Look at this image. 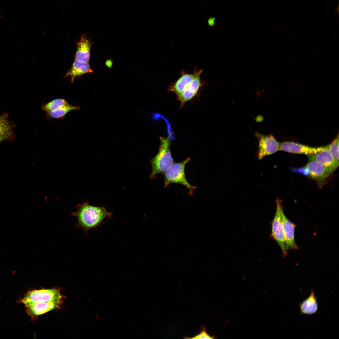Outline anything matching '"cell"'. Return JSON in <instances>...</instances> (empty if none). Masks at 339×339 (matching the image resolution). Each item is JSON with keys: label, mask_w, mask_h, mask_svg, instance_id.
Wrapping results in <instances>:
<instances>
[{"label": "cell", "mask_w": 339, "mask_h": 339, "mask_svg": "<svg viewBox=\"0 0 339 339\" xmlns=\"http://www.w3.org/2000/svg\"><path fill=\"white\" fill-rule=\"evenodd\" d=\"M78 219V226L86 232L100 226L106 218H110L112 213L103 207L92 206L84 203L78 206L77 211L73 213Z\"/></svg>", "instance_id": "6da1fadb"}, {"label": "cell", "mask_w": 339, "mask_h": 339, "mask_svg": "<svg viewBox=\"0 0 339 339\" xmlns=\"http://www.w3.org/2000/svg\"><path fill=\"white\" fill-rule=\"evenodd\" d=\"M158 153L151 160V179L159 174L164 173L174 163L170 149V138L161 137Z\"/></svg>", "instance_id": "7a4b0ae2"}, {"label": "cell", "mask_w": 339, "mask_h": 339, "mask_svg": "<svg viewBox=\"0 0 339 339\" xmlns=\"http://www.w3.org/2000/svg\"><path fill=\"white\" fill-rule=\"evenodd\" d=\"M190 159L187 158L179 163H174L164 173V187L174 183L181 184L187 188L191 193L196 188L187 181L185 176V169L186 164Z\"/></svg>", "instance_id": "3957f363"}, {"label": "cell", "mask_w": 339, "mask_h": 339, "mask_svg": "<svg viewBox=\"0 0 339 339\" xmlns=\"http://www.w3.org/2000/svg\"><path fill=\"white\" fill-rule=\"evenodd\" d=\"M62 296L57 289H42L29 292L22 299L21 302L26 307L35 303L61 300Z\"/></svg>", "instance_id": "277c9868"}, {"label": "cell", "mask_w": 339, "mask_h": 339, "mask_svg": "<svg viewBox=\"0 0 339 339\" xmlns=\"http://www.w3.org/2000/svg\"><path fill=\"white\" fill-rule=\"evenodd\" d=\"M277 208L274 219L272 223V236L280 247L284 256L287 254L288 249L285 242L282 229V213L283 211L281 201L276 200Z\"/></svg>", "instance_id": "5b68a950"}, {"label": "cell", "mask_w": 339, "mask_h": 339, "mask_svg": "<svg viewBox=\"0 0 339 339\" xmlns=\"http://www.w3.org/2000/svg\"><path fill=\"white\" fill-rule=\"evenodd\" d=\"M255 136L258 140L257 156L259 160L266 156L279 150V143L272 135H264L258 133Z\"/></svg>", "instance_id": "8992f818"}, {"label": "cell", "mask_w": 339, "mask_h": 339, "mask_svg": "<svg viewBox=\"0 0 339 339\" xmlns=\"http://www.w3.org/2000/svg\"><path fill=\"white\" fill-rule=\"evenodd\" d=\"M324 147H313L292 142H285L279 143V150L308 155L316 153L323 150Z\"/></svg>", "instance_id": "52a82bcc"}, {"label": "cell", "mask_w": 339, "mask_h": 339, "mask_svg": "<svg viewBox=\"0 0 339 339\" xmlns=\"http://www.w3.org/2000/svg\"><path fill=\"white\" fill-rule=\"evenodd\" d=\"M309 161H315L326 167L331 174L338 166L327 148L325 146L322 150L315 154L308 155Z\"/></svg>", "instance_id": "ba28073f"}, {"label": "cell", "mask_w": 339, "mask_h": 339, "mask_svg": "<svg viewBox=\"0 0 339 339\" xmlns=\"http://www.w3.org/2000/svg\"><path fill=\"white\" fill-rule=\"evenodd\" d=\"M202 70L196 71L194 74L193 79L189 85L179 96L178 99L183 105L192 99L197 94L202 85L201 75Z\"/></svg>", "instance_id": "9c48e42d"}, {"label": "cell", "mask_w": 339, "mask_h": 339, "mask_svg": "<svg viewBox=\"0 0 339 339\" xmlns=\"http://www.w3.org/2000/svg\"><path fill=\"white\" fill-rule=\"evenodd\" d=\"M62 301L61 300L35 303L26 307V311L31 317L37 316L58 308Z\"/></svg>", "instance_id": "30bf717a"}, {"label": "cell", "mask_w": 339, "mask_h": 339, "mask_svg": "<svg viewBox=\"0 0 339 339\" xmlns=\"http://www.w3.org/2000/svg\"><path fill=\"white\" fill-rule=\"evenodd\" d=\"M281 217L283 234L286 246L288 249H296L298 246L295 240V225L287 218L283 211Z\"/></svg>", "instance_id": "8fae6325"}, {"label": "cell", "mask_w": 339, "mask_h": 339, "mask_svg": "<svg viewBox=\"0 0 339 339\" xmlns=\"http://www.w3.org/2000/svg\"><path fill=\"white\" fill-rule=\"evenodd\" d=\"M305 166L308 170V176L318 182L324 181L330 175L326 167L315 161H309Z\"/></svg>", "instance_id": "7c38bea8"}, {"label": "cell", "mask_w": 339, "mask_h": 339, "mask_svg": "<svg viewBox=\"0 0 339 339\" xmlns=\"http://www.w3.org/2000/svg\"><path fill=\"white\" fill-rule=\"evenodd\" d=\"M91 46V43L86 35H82L80 40L77 43L75 60L88 62L90 57Z\"/></svg>", "instance_id": "4fadbf2b"}, {"label": "cell", "mask_w": 339, "mask_h": 339, "mask_svg": "<svg viewBox=\"0 0 339 339\" xmlns=\"http://www.w3.org/2000/svg\"><path fill=\"white\" fill-rule=\"evenodd\" d=\"M92 72L88 62L75 60L71 68L66 73L65 77H70L71 82H73L76 78Z\"/></svg>", "instance_id": "5bb4252c"}, {"label": "cell", "mask_w": 339, "mask_h": 339, "mask_svg": "<svg viewBox=\"0 0 339 339\" xmlns=\"http://www.w3.org/2000/svg\"><path fill=\"white\" fill-rule=\"evenodd\" d=\"M301 314L312 315L315 313L318 309V305L315 292L311 290L309 296L299 305Z\"/></svg>", "instance_id": "9a60e30c"}, {"label": "cell", "mask_w": 339, "mask_h": 339, "mask_svg": "<svg viewBox=\"0 0 339 339\" xmlns=\"http://www.w3.org/2000/svg\"><path fill=\"white\" fill-rule=\"evenodd\" d=\"M194 74L183 73L180 77L170 88V90L180 95L192 81Z\"/></svg>", "instance_id": "2e32d148"}, {"label": "cell", "mask_w": 339, "mask_h": 339, "mask_svg": "<svg viewBox=\"0 0 339 339\" xmlns=\"http://www.w3.org/2000/svg\"><path fill=\"white\" fill-rule=\"evenodd\" d=\"M79 106H74L69 104L56 110L46 113V119L48 120H61L64 118L65 116L70 112L74 110H80Z\"/></svg>", "instance_id": "e0dca14e"}, {"label": "cell", "mask_w": 339, "mask_h": 339, "mask_svg": "<svg viewBox=\"0 0 339 339\" xmlns=\"http://www.w3.org/2000/svg\"><path fill=\"white\" fill-rule=\"evenodd\" d=\"M68 104L64 99H56L47 103H43L41 105V108L47 113L56 110Z\"/></svg>", "instance_id": "ac0fdd59"}, {"label": "cell", "mask_w": 339, "mask_h": 339, "mask_svg": "<svg viewBox=\"0 0 339 339\" xmlns=\"http://www.w3.org/2000/svg\"><path fill=\"white\" fill-rule=\"evenodd\" d=\"M328 149L333 157L335 161L339 165V136L332 143L327 146Z\"/></svg>", "instance_id": "d6986e66"}, {"label": "cell", "mask_w": 339, "mask_h": 339, "mask_svg": "<svg viewBox=\"0 0 339 339\" xmlns=\"http://www.w3.org/2000/svg\"><path fill=\"white\" fill-rule=\"evenodd\" d=\"M202 330L196 336L192 337H186L188 339H213L214 336H211L207 332L205 327L202 326L201 327Z\"/></svg>", "instance_id": "ffe728a7"}, {"label": "cell", "mask_w": 339, "mask_h": 339, "mask_svg": "<svg viewBox=\"0 0 339 339\" xmlns=\"http://www.w3.org/2000/svg\"><path fill=\"white\" fill-rule=\"evenodd\" d=\"M11 130L10 126L5 116L0 117V133Z\"/></svg>", "instance_id": "44dd1931"}, {"label": "cell", "mask_w": 339, "mask_h": 339, "mask_svg": "<svg viewBox=\"0 0 339 339\" xmlns=\"http://www.w3.org/2000/svg\"><path fill=\"white\" fill-rule=\"evenodd\" d=\"M11 134V130L0 133V142L8 138Z\"/></svg>", "instance_id": "7402d4cb"}, {"label": "cell", "mask_w": 339, "mask_h": 339, "mask_svg": "<svg viewBox=\"0 0 339 339\" xmlns=\"http://www.w3.org/2000/svg\"><path fill=\"white\" fill-rule=\"evenodd\" d=\"M105 64L108 67L110 68L112 65V61L110 59H109L106 62Z\"/></svg>", "instance_id": "603a6c76"}, {"label": "cell", "mask_w": 339, "mask_h": 339, "mask_svg": "<svg viewBox=\"0 0 339 339\" xmlns=\"http://www.w3.org/2000/svg\"><path fill=\"white\" fill-rule=\"evenodd\" d=\"M208 23L209 25L211 26L213 25L214 23V20H213V19H209L208 21Z\"/></svg>", "instance_id": "cb8c5ba5"}, {"label": "cell", "mask_w": 339, "mask_h": 339, "mask_svg": "<svg viewBox=\"0 0 339 339\" xmlns=\"http://www.w3.org/2000/svg\"></svg>", "instance_id": "d4e9b609"}]
</instances>
